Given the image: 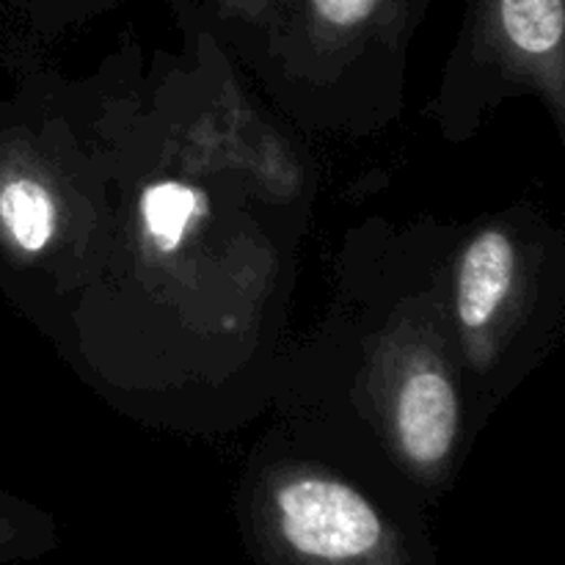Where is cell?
<instances>
[{"mask_svg": "<svg viewBox=\"0 0 565 565\" xmlns=\"http://www.w3.org/2000/svg\"><path fill=\"white\" fill-rule=\"evenodd\" d=\"M241 522L254 565H434L419 524L309 458L259 463Z\"/></svg>", "mask_w": 565, "mask_h": 565, "instance_id": "1", "label": "cell"}, {"mask_svg": "<svg viewBox=\"0 0 565 565\" xmlns=\"http://www.w3.org/2000/svg\"><path fill=\"white\" fill-rule=\"evenodd\" d=\"M539 268L522 224L491 221L463 243L452 274V331L463 362L491 379L539 307Z\"/></svg>", "mask_w": 565, "mask_h": 565, "instance_id": "5", "label": "cell"}, {"mask_svg": "<svg viewBox=\"0 0 565 565\" xmlns=\"http://www.w3.org/2000/svg\"><path fill=\"white\" fill-rule=\"evenodd\" d=\"M281 6L285 0H193V14L213 31V39L259 50Z\"/></svg>", "mask_w": 565, "mask_h": 565, "instance_id": "6", "label": "cell"}, {"mask_svg": "<svg viewBox=\"0 0 565 565\" xmlns=\"http://www.w3.org/2000/svg\"><path fill=\"white\" fill-rule=\"evenodd\" d=\"M439 326L425 315L401 318L381 334L370 364V397L392 458L428 491L456 469L463 425L456 351Z\"/></svg>", "mask_w": 565, "mask_h": 565, "instance_id": "4", "label": "cell"}, {"mask_svg": "<svg viewBox=\"0 0 565 565\" xmlns=\"http://www.w3.org/2000/svg\"><path fill=\"white\" fill-rule=\"evenodd\" d=\"M533 94L565 127V0H469L441 86V125L452 138L505 97Z\"/></svg>", "mask_w": 565, "mask_h": 565, "instance_id": "3", "label": "cell"}, {"mask_svg": "<svg viewBox=\"0 0 565 565\" xmlns=\"http://www.w3.org/2000/svg\"><path fill=\"white\" fill-rule=\"evenodd\" d=\"M430 0H285L257 61L281 97L323 125H345L367 92L392 97Z\"/></svg>", "mask_w": 565, "mask_h": 565, "instance_id": "2", "label": "cell"}, {"mask_svg": "<svg viewBox=\"0 0 565 565\" xmlns=\"http://www.w3.org/2000/svg\"><path fill=\"white\" fill-rule=\"evenodd\" d=\"M11 3L42 31H58V28L88 20L99 11L114 9L121 0H11Z\"/></svg>", "mask_w": 565, "mask_h": 565, "instance_id": "8", "label": "cell"}, {"mask_svg": "<svg viewBox=\"0 0 565 565\" xmlns=\"http://www.w3.org/2000/svg\"><path fill=\"white\" fill-rule=\"evenodd\" d=\"M58 544L53 519L9 494H0V565L33 561Z\"/></svg>", "mask_w": 565, "mask_h": 565, "instance_id": "7", "label": "cell"}]
</instances>
